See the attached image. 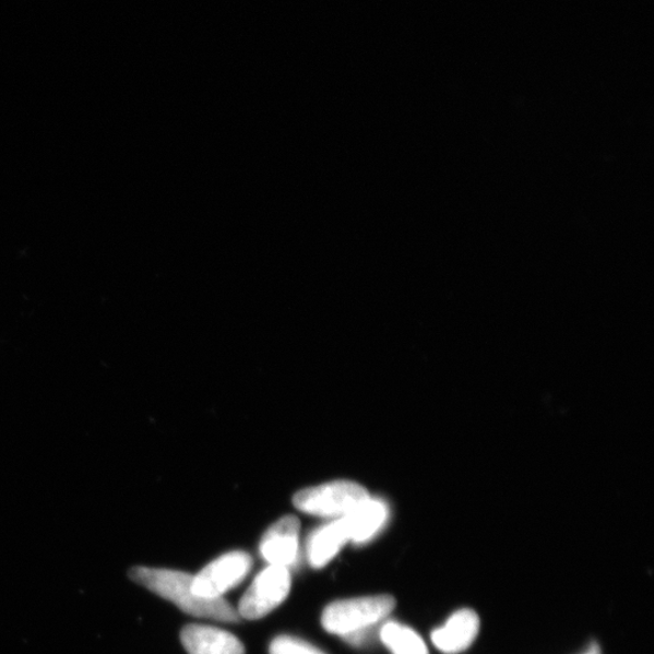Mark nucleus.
Instances as JSON below:
<instances>
[{
	"label": "nucleus",
	"instance_id": "nucleus-1",
	"mask_svg": "<svg viewBox=\"0 0 654 654\" xmlns=\"http://www.w3.org/2000/svg\"><path fill=\"white\" fill-rule=\"evenodd\" d=\"M131 579L165 598L183 613L201 618L217 620L224 623H237L240 617L225 598H204L192 592L193 575L190 573L136 568L131 571Z\"/></svg>",
	"mask_w": 654,
	"mask_h": 654
},
{
	"label": "nucleus",
	"instance_id": "nucleus-2",
	"mask_svg": "<svg viewBox=\"0 0 654 654\" xmlns=\"http://www.w3.org/2000/svg\"><path fill=\"white\" fill-rule=\"evenodd\" d=\"M395 608L391 595H376L330 604L321 617V625L330 634L341 638L356 631L380 626Z\"/></svg>",
	"mask_w": 654,
	"mask_h": 654
},
{
	"label": "nucleus",
	"instance_id": "nucleus-3",
	"mask_svg": "<svg viewBox=\"0 0 654 654\" xmlns=\"http://www.w3.org/2000/svg\"><path fill=\"white\" fill-rule=\"evenodd\" d=\"M368 498V491L359 484L332 481L299 491L294 498V504L310 515L340 519Z\"/></svg>",
	"mask_w": 654,
	"mask_h": 654
},
{
	"label": "nucleus",
	"instance_id": "nucleus-4",
	"mask_svg": "<svg viewBox=\"0 0 654 654\" xmlns=\"http://www.w3.org/2000/svg\"><path fill=\"white\" fill-rule=\"evenodd\" d=\"M290 590L289 570L270 567L254 579L247 593L241 597L237 613L239 617L249 620L263 618L286 601Z\"/></svg>",
	"mask_w": 654,
	"mask_h": 654
},
{
	"label": "nucleus",
	"instance_id": "nucleus-5",
	"mask_svg": "<svg viewBox=\"0 0 654 654\" xmlns=\"http://www.w3.org/2000/svg\"><path fill=\"white\" fill-rule=\"evenodd\" d=\"M252 568V559L243 551H231L209 563L193 575L192 592L204 598H224Z\"/></svg>",
	"mask_w": 654,
	"mask_h": 654
},
{
	"label": "nucleus",
	"instance_id": "nucleus-6",
	"mask_svg": "<svg viewBox=\"0 0 654 654\" xmlns=\"http://www.w3.org/2000/svg\"><path fill=\"white\" fill-rule=\"evenodd\" d=\"M299 521L287 515L276 521L262 537L260 550L270 567L289 568L298 552Z\"/></svg>",
	"mask_w": 654,
	"mask_h": 654
},
{
	"label": "nucleus",
	"instance_id": "nucleus-7",
	"mask_svg": "<svg viewBox=\"0 0 654 654\" xmlns=\"http://www.w3.org/2000/svg\"><path fill=\"white\" fill-rule=\"evenodd\" d=\"M480 630V619L472 609L454 613L442 627L431 633V641L442 653L457 654L468 650Z\"/></svg>",
	"mask_w": 654,
	"mask_h": 654
},
{
	"label": "nucleus",
	"instance_id": "nucleus-8",
	"mask_svg": "<svg viewBox=\"0 0 654 654\" xmlns=\"http://www.w3.org/2000/svg\"><path fill=\"white\" fill-rule=\"evenodd\" d=\"M181 641L190 654H246L239 639L215 627L187 626L182 629Z\"/></svg>",
	"mask_w": 654,
	"mask_h": 654
},
{
	"label": "nucleus",
	"instance_id": "nucleus-9",
	"mask_svg": "<svg viewBox=\"0 0 654 654\" xmlns=\"http://www.w3.org/2000/svg\"><path fill=\"white\" fill-rule=\"evenodd\" d=\"M347 542H349L348 531L342 518L313 532L307 543L310 567L324 568Z\"/></svg>",
	"mask_w": 654,
	"mask_h": 654
},
{
	"label": "nucleus",
	"instance_id": "nucleus-10",
	"mask_svg": "<svg viewBox=\"0 0 654 654\" xmlns=\"http://www.w3.org/2000/svg\"><path fill=\"white\" fill-rule=\"evenodd\" d=\"M342 519L345 521L349 540L360 545L373 538L383 528L388 520V508L382 501L368 498Z\"/></svg>",
	"mask_w": 654,
	"mask_h": 654
},
{
	"label": "nucleus",
	"instance_id": "nucleus-11",
	"mask_svg": "<svg viewBox=\"0 0 654 654\" xmlns=\"http://www.w3.org/2000/svg\"><path fill=\"white\" fill-rule=\"evenodd\" d=\"M380 640L393 654H429L424 639L415 630L401 623L384 622Z\"/></svg>",
	"mask_w": 654,
	"mask_h": 654
},
{
	"label": "nucleus",
	"instance_id": "nucleus-12",
	"mask_svg": "<svg viewBox=\"0 0 654 654\" xmlns=\"http://www.w3.org/2000/svg\"><path fill=\"white\" fill-rule=\"evenodd\" d=\"M270 654H325L323 651L308 644V642L292 638L280 637L273 640Z\"/></svg>",
	"mask_w": 654,
	"mask_h": 654
},
{
	"label": "nucleus",
	"instance_id": "nucleus-13",
	"mask_svg": "<svg viewBox=\"0 0 654 654\" xmlns=\"http://www.w3.org/2000/svg\"><path fill=\"white\" fill-rule=\"evenodd\" d=\"M382 625L358 630L356 633L343 637L342 639L346 640L349 645L356 647L372 645L376 640H380Z\"/></svg>",
	"mask_w": 654,
	"mask_h": 654
},
{
	"label": "nucleus",
	"instance_id": "nucleus-14",
	"mask_svg": "<svg viewBox=\"0 0 654 654\" xmlns=\"http://www.w3.org/2000/svg\"><path fill=\"white\" fill-rule=\"evenodd\" d=\"M586 654H598V652H597V651H596V649H595V650H593V651H591V652H587Z\"/></svg>",
	"mask_w": 654,
	"mask_h": 654
}]
</instances>
